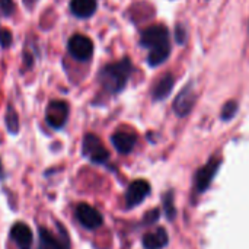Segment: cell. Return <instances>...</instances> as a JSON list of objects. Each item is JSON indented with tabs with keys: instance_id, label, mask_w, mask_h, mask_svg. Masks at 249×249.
<instances>
[{
	"instance_id": "52a82bcc",
	"label": "cell",
	"mask_w": 249,
	"mask_h": 249,
	"mask_svg": "<svg viewBox=\"0 0 249 249\" xmlns=\"http://www.w3.org/2000/svg\"><path fill=\"white\" fill-rule=\"evenodd\" d=\"M74 216H76L77 222L88 231H95V229L101 228L104 223L102 214L95 207H92L86 203L77 204V207L74 210Z\"/></svg>"
},
{
	"instance_id": "5bb4252c",
	"label": "cell",
	"mask_w": 249,
	"mask_h": 249,
	"mask_svg": "<svg viewBox=\"0 0 249 249\" xmlns=\"http://www.w3.org/2000/svg\"><path fill=\"white\" fill-rule=\"evenodd\" d=\"M168 244V235L163 228L156 229L155 232H150L144 235L143 238V247L146 249H162Z\"/></svg>"
},
{
	"instance_id": "44dd1931",
	"label": "cell",
	"mask_w": 249,
	"mask_h": 249,
	"mask_svg": "<svg viewBox=\"0 0 249 249\" xmlns=\"http://www.w3.org/2000/svg\"><path fill=\"white\" fill-rule=\"evenodd\" d=\"M146 216H147V217H146V222H147V223H153V222H156V220L159 219V210H152V212H149Z\"/></svg>"
},
{
	"instance_id": "6da1fadb",
	"label": "cell",
	"mask_w": 249,
	"mask_h": 249,
	"mask_svg": "<svg viewBox=\"0 0 249 249\" xmlns=\"http://www.w3.org/2000/svg\"><path fill=\"white\" fill-rule=\"evenodd\" d=\"M140 42L149 50L147 61L150 66H159L165 63L171 54L169 31L163 25H152L146 28L142 34Z\"/></svg>"
},
{
	"instance_id": "d6986e66",
	"label": "cell",
	"mask_w": 249,
	"mask_h": 249,
	"mask_svg": "<svg viewBox=\"0 0 249 249\" xmlns=\"http://www.w3.org/2000/svg\"><path fill=\"white\" fill-rule=\"evenodd\" d=\"M13 42V35L7 29H0V45L3 48H9Z\"/></svg>"
},
{
	"instance_id": "e0dca14e",
	"label": "cell",
	"mask_w": 249,
	"mask_h": 249,
	"mask_svg": "<svg viewBox=\"0 0 249 249\" xmlns=\"http://www.w3.org/2000/svg\"><path fill=\"white\" fill-rule=\"evenodd\" d=\"M238 112V104L235 101H231L228 102L225 107H223V111H222V120H232L235 117V114Z\"/></svg>"
},
{
	"instance_id": "3957f363",
	"label": "cell",
	"mask_w": 249,
	"mask_h": 249,
	"mask_svg": "<svg viewBox=\"0 0 249 249\" xmlns=\"http://www.w3.org/2000/svg\"><path fill=\"white\" fill-rule=\"evenodd\" d=\"M82 155L92 163L102 165L109 159V152L101 142V139L92 133L86 134L82 142Z\"/></svg>"
},
{
	"instance_id": "603a6c76",
	"label": "cell",
	"mask_w": 249,
	"mask_h": 249,
	"mask_svg": "<svg viewBox=\"0 0 249 249\" xmlns=\"http://www.w3.org/2000/svg\"><path fill=\"white\" fill-rule=\"evenodd\" d=\"M177 41L178 42H184L185 41V32H184V29H182V26L181 25H178L177 26Z\"/></svg>"
},
{
	"instance_id": "2e32d148",
	"label": "cell",
	"mask_w": 249,
	"mask_h": 249,
	"mask_svg": "<svg viewBox=\"0 0 249 249\" xmlns=\"http://www.w3.org/2000/svg\"><path fill=\"white\" fill-rule=\"evenodd\" d=\"M4 123H6V128L10 134L16 136L19 133V128H20V123H19V115L16 112V109L13 108L12 104L7 105V109H6V117H4Z\"/></svg>"
},
{
	"instance_id": "9a60e30c",
	"label": "cell",
	"mask_w": 249,
	"mask_h": 249,
	"mask_svg": "<svg viewBox=\"0 0 249 249\" xmlns=\"http://www.w3.org/2000/svg\"><path fill=\"white\" fill-rule=\"evenodd\" d=\"M174 82H175V79H174V76L172 74H165L159 82H158V85L155 86V89H153V98L156 99V101H163L169 93H171V90H172V88H174Z\"/></svg>"
},
{
	"instance_id": "7c38bea8",
	"label": "cell",
	"mask_w": 249,
	"mask_h": 249,
	"mask_svg": "<svg viewBox=\"0 0 249 249\" xmlns=\"http://www.w3.org/2000/svg\"><path fill=\"white\" fill-rule=\"evenodd\" d=\"M111 143L118 153L127 155L134 149V146L137 143V137H136V134H133L130 131H117L112 134Z\"/></svg>"
},
{
	"instance_id": "4fadbf2b",
	"label": "cell",
	"mask_w": 249,
	"mask_h": 249,
	"mask_svg": "<svg viewBox=\"0 0 249 249\" xmlns=\"http://www.w3.org/2000/svg\"><path fill=\"white\" fill-rule=\"evenodd\" d=\"M96 7V0H70V12L80 19H88L93 16Z\"/></svg>"
},
{
	"instance_id": "ac0fdd59",
	"label": "cell",
	"mask_w": 249,
	"mask_h": 249,
	"mask_svg": "<svg viewBox=\"0 0 249 249\" xmlns=\"http://www.w3.org/2000/svg\"><path fill=\"white\" fill-rule=\"evenodd\" d=\"M0 10L6 18H9V16H12L15 13L16 4H15L13 0H0Z\"/></svg>"
},
{
	"instance_id": "7a4b0ae2",
	"label": "cell",
	"mask_w": 249,
	"mask_h": 249,
	"mask_svg": "<svg viewBox=\"0 0 249 249\" xmlns=\"http://www.w3.org/2000/svg\"><path fill=\"white\" fill-rule=\"evenodd\" d=\"M133 71V64L128 58H123L120 61L107 64L101 69L98 74V80L102 88L109 93H120L130 79Z\"/></svg>"
},
{
	"instance_id": "ba28073f",
	"label": "cell",
	"mask_w": 249,
	"mask_h": 249,
	"mask_svg": "<svg viewBox=\"0 0 249 249\" xmlns=\"http://www.w3.org/2000/svg\"><path fill=\"white\" fill-rule=\"evenodd\" d=\"M196 102V92H194V86L191 83H188L181 92L179 95L175 98L174 101V111L178 117H185L190 114V111L193 109V105Z\"/></svg>"
},
{
	"instance_id": "30bf717a",
	"label": "cell",
	"mask_w": 249,
	"mask_h": 249,
	"mask_svg": "<svg viewBox=\"0 0 249 249\" xmlns=\"http://www.w3.org/2000/svg\"><path fill=\"white\" fill-rule=\"evenodd\" d=\"M9 235L18 249H32L34 235H32L31 228L26 223H22V222L15 223Z\"/></svg>"
},
{
	"instance_id": "8992f818",
	"label": "cell",
	"mask_w": 249,
	"mask_h": 249,
	"mask_svg": "<svg viewBox=\"0 0 249 249\" xmlns=\"http://www.w3.org/2000/svg\"><path fill=\"white\" fill-rule=\"evenodd\" d=\"M60 233L54 235L45 228L38 229V238H39V249H70V239L64 228L58 223Z\"/></svg>"
},
{
	"instance_id": "9c48e42d",
	"label": "cell",
	"mask_w": 249,
	"mask_h": 249,
	"mask_svg": "<svg viewBox=\"0 0 249 249\" xmlns=\"http://www.w3.org/2000/svg\"><path fill=\"white\" fill-rule=\"evenodd\" d=\"M150 193V185L147 181L144 179H136L133 181L125 193V203L128 207H134L139 206Z\"/></svg>"
},
{
	"instance_id": "cb8c5ba5",
	"label": "cell",
	"mask_w": 249,
	"mask_h": 249,
	"mask_svg": "<svg viewBox=\"0 0 249 249\" xmlns=\"http://www.w3.org/2000/svg\"><path fill=\"white\" fill-rule=\"evenodd\" d=\"M6 178V174H4V168H3V163H1V159H0V181H3Z\"/></svg>"
},
{
	"instance_id": "ffe728a7",
	"label": "cell",
	"mask_w": 249,
	"mask_h": 249,
	"mask_svg": "<svg viewBox=\"0 0 249 249\" xmlns=\"http://www.w3.org/2000/svg\"><path fill=\"white\" fill-rule=\"evenodd\" d=\"M165 209H166L168 216L172 219L174 214H175V210H174V207H172V194H168V196L165 197Z\"/></svg>"
},
{
	"instance_id": "7402d4cb",
	"label": "cell",
	"mask_w": 249,
	"mask_h": 249,
	"mask_svg": "<svg viewBox=\"0 0 249 249\" xmlns=\"http://www.w3.org/2000/svg\"><path fill=\"white\" fill-rule=\"evenodd\" d=\"M23 63H25V69L32 67V64H34V57H32L29 53H23Z\"/></svg>"
},
{
	"instance_id": "5b68a950",
	"label": "cell",
	"mask_w": 249,
	"mask_h": 249,
	"mask_svg": "<svg viewBox=\"0 0 249 249\" xmlns=\"http://www.w3.org/2000/svg\"><path fill=\"white\" fill-rule=\"evenodd\" d=\"M67 50L73 58L79 61H88L93 54V42L89 36L83 34H76L69 39Z\"/></svg>"
},
{
	"instance_id": "277c9868",
	"label": "cell",
	"mask_w": 249,
	"mask_h": 249,
	"mask_svg": "<svg viewBox=\"0 0 249 249\" xmlns=\"http://www.w3.org/2000/svg\"><path fill=\"white\" fill-rule=\"evenodd\" d=\"M70 114V107L66 101H51L45 108V121L54 130H61Z\"/></svg>"
},
{
	"instance_id": "8fae6325",
	"label": "cell",
	"mask_w": 249,
	"mask_h": 249,
	"mask_svg": "<svg viewBox=\"0 0 249 249\" xmlns=\"http://www.w3.org/2000/svg\"><path fill=\"white\" fill-rule=\"evenodd\" d=\"M220 166L219 159H212L207 165H204L196 175V190L197 193H204L209 185L212 184V179L214 178L217 169Z\"/></svg>"
}]
</instances>
